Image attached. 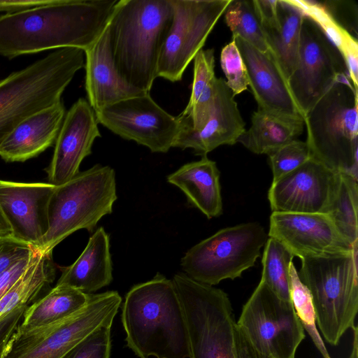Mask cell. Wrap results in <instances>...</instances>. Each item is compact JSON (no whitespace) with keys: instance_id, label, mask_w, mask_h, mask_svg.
I'll use <instances>...</instances> for the list:
<instances>
[{"instance_id":"obj_45","label":"cell","mask_w":358,"mask_h":358,"mask_svg":"<svg viewBox=\"0 0 358 358\" xmlns=\"http://www.w3.org/2000/svg\"><path fill=\"white\" fill-rule=\"evenodd\" d=\"M11 235V228L0 208V236Z\"/></svg>"},{"instance_id":"obj_3","label":"cell","mask_w":358,"mask_h":358,"mask_svg":"<svg viewBox=\"0 0 358 358\" xmlns=\"http://www.w3.org/2000/svg\"><path fill=\"white\" fill-rule=\"evenodd\" d=\"M170 0H118L108 23L113 58L121 76L150 93L170 27Z\"/></svg>"},{"instance_id":"obj_43","label":"cell","mask_w":358,"mask_h":358,"mask_svg":"<svg viewBox=\"0 0 358 358\" xmlns=\"http://www.w3.org/2000/svg\"><path fill=\"white\" fill-rule=\"evenodd\" d=\"M235 358H270L259 352L236 323L234 331Z\"/></svg>"},{"instance_id":"obj_10","label":"cell","mask_w":358,"mask_h":358,"mask_svg":"<svg viewBox=\"0 0 358 358\" xmlns=\"http://www.w3.org/2000/svg\"><path fill=\"white\" fill-rule=\"evenodd\" d=\"M267 240L268 234L257 222L227 227L192 247L180 266L192 279L213 286L241 277L253 266Z\"/></svg>"},{"instance_id":"obj_16","label":"cell","mask_w":358,"mask_h":358,"mask_svg":"<svg viewBox=\"0 0 358 358\" xmlns=\"http://www.w3.org/2000/svg\"><path fill=\"white\" fill-rule=\"evenodd\" d=\"M339 176L310 158L272 182L268 193L272 212L326 214Z\"/></svg>"},{"instance_id":"obj_28","label":"cell","mask_w":358,"mask_h":358,"mask_svg":"<svg viewBox=\"0 0 358 358\" xmlns=\"http://www.w3.org/2000/svg\"><path fill=\"white\" fill-rule=\"evenodd\" d=\"M89 294L66 285H57L28 306L17 329L28 331L55 323L73 315L87 302Z\"/></svg>"},{"instance_id":"obj_19","label":"cell","mask_w":358,"mask_h":358,"mask_svg":"<svg viewBox=\"0 0 358 358\" xmlns=\"http://www.w3.org/2000/svg\"><path fill=\"white\" fill-rule=\"evenodd\" d=\"M243 59L257 108L285 117L303 119L288 81L269 51L262 52L238 36H232Z\"/></svg>"},{"instance_id":"obj_37","label":"cell","mask_w":358,"mask_h":358,"mask_svg":"<svg viewBox=\"0 0 358 358\" xmlns=\"http://www.w3.org/2000/svg\"><path fill=\"white\" fill-rule=\"evenodd\" d=\"M110 325L99 327L61 358H110Z\"/></svg>"},{"instance_id":"obj_17","label":"cell","mask_w":358,"mask_h":358,"mask_svg":"<svg viewBox=\"0 0 358 358\" xmlns=\"http://www.w3.org/2000/svg\"><path fill=\"white\" fill-rule=\"evenodd\" d=\"M95 112L85 99H78L66 112L52 159L45 169L49 183L62 185L80 172L81 162L92 153L94 140L101 136Z\"/></svg>"},{"instance_id":"obj_9","label":"cell","mask_w":358,"mask_h":358,"mask_svg":"<svg viewBox=\"0 0 358 358\" xmlns=\"http://www.w3.org/2000/svg\"><path fill=\"white\" fill-rule=\"evenodd\" d=\"M121 303L117 291L89 294L86 304L65 319L28 331L16 329L2 358H61L96 329L112 326Z\"/></svg>"},{"instance_id":"obj_22","label":"cell","mask_w":358,"mask_h":358,"mask_svg":"<svg viewBox=\"0 0 358 358\" xmlns=\"http://www.w3.org/2000/svg\"><path fill=\"white\" fill-rule=\"evenodd\" d=\"M66 114L61 101L26 118L1 143L0 157L23 162L36 157L56 141Z\"/></svg>"},{"instance_id":"obj_30","label":"cell","mask_w":358,"mask_h":358,"mask_svg":"<svg viewBox=\"0 0 358 358\" xmlns=\"http://www.w3.org/2000/svg\"><path fill=\"white\" fill-rule=\"evenodd\" d=\"M358 178L340 173L336 192L326 215L339 232L355 247L358 248Z\"/></svg>"},{"instance_id":"obj_8","label":"cell","mask_w":358,"mask_h":358,"mask_svg":"<svg viewBox=\"0 0 358 358\" xmlns=\"http://www.w3.org/2000/svg\"><path fill=\"white\" fill-rule=\"evenodd\" d=\"M172 281L185 319L189 358H235L236 322L227 293L184 273L174 275Z\"/></svg>"},{"instance_id":"obj_5","label":"cell","mask_w":358,"mask_h":358,"mask_svg":"<svg viewBox=\"0 0 358 358\" xmlns=\"http://www.w3.org/2000/svg\"><path fill=\"white\" fill-rule=\"evenodd\" d=\"M358 91L339 77L303 120L310 158L337 173L358 178Z\"/></svg>"},{"instance_id":"obj_26","label":"cell","mask_w":358,"mask_h":358,"mask_svg":"<svg viewBox=\"0 0 358 358\" xmlns=\"http://www.w3.org/2000/svg\"><path fill=\"white\" fill-rule=\"evenodd\" d=\"M216 80L214 50H200L194 58V76L189 102L177 116L180 127L199 130L203 127L213 107Z\"/></svg>"},{"instance_id":"obj_42","label":"cell","mask_w":358,"mask_h":358,"mask_svg":"<svg viewBox=\"0 0 358 358\" xmlns=\"http://www.w3.org/2000/svg\"><path fill=\"white\" fill-rule=\"evenodd\" d=\"M27 306H20L0 317V358H2L6 347L22 319Z\"/></svg>"},{"instance_id":"obj_4","label":"cell","mask_w":358,"mask_h":358,"mask_svg":"<svg viewBox=\"0 0 358 358\" xmlns=\"http://www.w3.org/2000/svg\"><path fill=\"white\" fill-rule=\"evenodd\" d=\"M84 65L83 50L64 48L1 80L0 144L26 118L61 101Z\"/></svg>"},{"instance_id":"obj_46","label":"cell","mask_w":358,"mask_h":358,"mask_svg":"<svg viewBox=\"0 0 358 358\" xmlns=\"http://www.w3.org/2000/svg\"><path fill=\"white\" fill-rule=\"evenodd\" d=\"M352 329L353 330V341L349 358H358V328L355 325Z\"/></svg>"},{"instance_id":"obj_15","label":"cell","mask_w":358,"mask_h":358,"mask_svg":"<svg viewBox=\"0 0 358 358\" xmlns=\"http://www.w3.org/2000/svg\"><path fill=\"white\" fill-rule=\"evenodd\" d=\"M268 236L301 259L345 255L358 249L322 213L272 212Z\"/></svg>"},{"instance_id":"obj_6","label":"cell","mask_w":358,"mask_h":358,"mask_svg":"<svg viewBox=\"0 0 358 358\" xmlns=\"http://www.w3.org/2000/svg\"><path fill=\"white\" fill-rule=\"evenodd\" d=\"M117 198L115 171L108 166L96 164L55 186L47 205L48 229L35 249L52 253L75 231L92 232L101 218L112 213Z\"/></svg>"},{"instance_id":"obj_39","label":"cell","mask_w":358,"mask_h":358,"mask_svg":"<svg viewBox=\"0 0 358 358\" xmlns=\"http://www.w3.org/2000/svg\"><path fill=\"white\" fill-rule=\"evenodd\" d=\"M32 247L11 235L0 236V274L13 263L27 255Z\"/></svg>"},{"instance_id":"obj_13","label":"cell","mask_w":358,"mask_h":358,"mask_svg":"<svg viewBox=\"0 0 358 358\" xmlns=\"http://www.w3.org/2000/svg\"><path fill=\"white\" fill-rule=\"evenodd\" d=\"M173 17L157 64V77L180 81L202 49L230 0H170Z\"/></svg>"},{"instance_id":"obj_11","label":"cell","mask_w":358,"mask_h":358,"mask_svg":"<svg viewBox=\"0 0 358 358\" xmlns=\"http://www.w3.org/2000/svg\"><path fill=\"white\" fill-rule=\"evenodd\" d=\"M237 325L252 345L270 358H295L305 338L292 302L259 282L243 306Z\"/></svg>"},{"instance_id":"obj_20","label":"cell","mask_w":358,"mask_h":358,"mask_svg":"<svg viewBox=\"0 0 358 358\" xmlns=\"http://www.w3.org/2000/svg\"><path fill=\"white\" fill-rule=\"evenodd\" d=\"M234 96L225 80L217 78L208 120L199 130L180 127L173 148H191L203 157L220 145L236 143L245 129Z\"/></svg>"},{"instance_id":"obj_29","label":"cell","mask_w":358,"mask_h":358,"mask_svg":"<svg viewBox=\"0 0 358 358\" xmlns=\"http://www.w3.org/2000/svg\"><path fill=\"white\" fill-rule=\"evenodd\" d=\"M34 250V257L27 269L0 299V317L20 306H29L54 281L56 269L52 253L41 254Z\"/></svg>"},{"instance_id":"obj_31","label":"cell","mask_w":358,"mask_h":358,"mask_svg":"<svg viewBox=\"0 0 358 358\" xmlns=\"http://www.w3.org/2000/svg\"><path fill=\"white\" fill-rule=\"evenodd\" d=\"M304 13L313 19L331 40L341 53L350 80L357 90L358 43L357 38L336 24L327 14L322 4L313 1H296Z\"/></svg>"},{"instance_id":"obj_2","label":"cell","mask_w":358,"mask_h":358,"mask_svg":"<svg viewBox=\"0 0 358 358\" xmlns=\"http://www.w3.org/2000/svg\"><path fill=\"white\" fill-rule=\"evenodd\" d=\"M122 323L127 346L139 358H189L187 329L172 280L157 273L125 295Z\"/></svg>"},{"instance_id":"obj_33","label":"cell","mask_w":358,"mask_h":358,"mask_svg":"<svg viewBox=\"0 0 358 358\" xmlns=\"http://www.w3.org/2000/svg\"><path fill=\"white\" fill-rule=\"evenodd\" d=\"M224 13L232 36H239L260 51H268L253 0H230Z\"/></svg>"},{"instance_id":"obj_35","label":"cell","mask_w":358,"mask_h":358,"mask_svg":"<svg viewBox=\"0 0 358 358\" xmlns=\"http://www.w3.org/2000/svg\"><path fill=\"white\" fill-rule=\"evenodd\" d=\"M273 181L295 170L310 159L306 141H292L268 155Z\"/></svg>"},{"instance_id":"obj_41","label":"cell","mask_w":358,"mask_h":358,"mask_svg":"<svg viewBox=\"0 0 358 358\" xmlns=\"http://www.w3.org/2000/svg\"><path fill=\"white\" fill-rule=\"evenodd\" d=\"M35 250L20 259L0 274V299L14 285L29 265Z\"/></svg>"},{"instance_id":"obj_32","label":"cell","mask_w":358,"mask_h":358,"mask_svg":"<svg viewBox=\"0 0 358 358\" xmlns=\"http://www.w3.org/2000/svg\"><path fill=\"white\" fill-rule=\"evenodd\" d=\"M294 257L279 242L271 238L264 245L262 259L261 280L279 298L291 302L289 265Z\"/></svg>"},{"instance_id":"obj_25","label":"cell","mask_w":358,"mask_h":358,"mask_svg":"<svg viewBox=\"0 0 358 358\" xmlns=\"http://www.w3.org/2000/svg\"><path fill=\"white\" fill-rule=\"evenodd\" d=\"M304 127L303 119L279 115L257 108L252 115L250 128L245 129L237 143L253 153L268 155L297 140Z\"/></svg>"},{"instance_id":"obj_18","label":"cell","mask_w":358,"mask_h":358,"mask_svg":"<svg viewBox=\"0 0 358 358\" xmlns=\"http://www.w3.org/2000/svg\"><path fill=\"white\" fill-rule=\"evenodd\" d=\"M55 185L0 179V208L11 228V236L34 248L48 229L47 205Z\"/></svg>"},{"instance_id":"obj_40","label":"cell","mask_w":358,"mask_h":358,"mask_svg":"<svg viewBox=\"0 0 358 358\" xmlns=\"http://www.w3.org/2000/svg\"><path fill=\"white\" fill-rule=\"evenodd\" d=\"M277 3L278 0H253L264 34L279 27Z\"/></svg>"},{"instance_id":"obj_23","label":"cell","mask_w":358,"mask_h":358,"mask_svg":"<svg viewBox=\"0 0 358 358\" xmlns=\"http://www.w3.org/2000/svg\"><path fill=\"white\" fill-rule=\"evenodd\" d=\"M57 285H66L86 294L108 285L112 280L110 241L103 227L91 236L79 257L68 266L59 267Z\"/></svg>"},{"instance_id":"obj_12","label":"cell","mask_w":358,"mask_h":358,"mask_svg":"<svg viewBox=\"0 0 358 358\" xmlns=\"http://www.w3.org/2000/svg\"><path fill=\"white\" fill-rule=\"evenodd\" d=\"M342 76L349 73L341 53L320 25L305 14L296 65L287 80L303 118Z\"/></svg>"},{"instance_id":"obj_44","label":"cell","mask_w":358,"mask_h":358,"mask_svg":"<svg viewBox=\"0 0 358 358\" xmlns=\"http://www.w3.org/2000/svg\"><path fill=\"white\" fill-rule=\"evenodd\" d=\"M54 0H0V13L13 14L48 5Z\"/></svg>"},{"instance_id":"obj_14","label":"cell","mask_w":358,"mask_h":358,"mask_svg":"<svg viewBox=\"0 0 358 358\" xmlns=\"http://www.w3.org/2000/svg\"><path fill=\"white\" fill-rule=\"evenodd\" d=\"M95 114L98 123L152 152H168L180 131L178 117L162 108L150 93L107 106Z\"/></svg>"},{"instance_id":"obj_7","label":"cell","mask_w":358,"mask_h":358,"mask_svg":"<svg viewBox=\"0 0 358 358\" xmlns=\"http://www.w3.org/2000/svg\"><path fill=\"white\" fill-rule=\"evenodd\" d=\"M301 260L298 274L312 296L316 322L325 341L336 346L358 311L357 250Z\"/></svg>"},{"instance_id":"obj_36","label":"cell","mask_w":358,"mask_h":358,"mask_svg":"<svg viewBox=\"0 0 358 358\" xmlns=\"http://www.w3.org/2000/svg\"><path fill=\"white\" fill-rule=\"evenodd\" d=\"M220 65L227 78L226 83L234 96L248 90V80L246 69L234 40L222 49Z\"/></svg>"},{"instance_id":"obj_34","label":"cell","mask_w":358,"mask_h":358,"mask_svg":"<svg viewBox=\"0 0 358 358\" xmlns=\"http://www.w3.org/2000/svg\"><path fill=\"white\" fill-rule=\"evenodd\" d=\"M289 272L290 299L295 313L322 357L331 358L316 326L312 296L308 287L301 282L292 262Z\"/></svg>"},{"instance_id":"obj_38","label":"cell","mask_w":358,"mask_h":358,"mask_svg":"<svg viewBox=\"0 0 358 358\" xmlns=\"http://www.w3.org/2000/svg\"><path fill=\"white\" fill-rule=\"evenodd\" d=\"M329 17L352 36L357 32V6L351 1H326L321 3ZM355 37V36H354Z\"/></svg>"},{"instance_id":"obj_24","label":"cell","mask_w":358,"mask_h":358,"mask_svg":"<svg viewBox=\"0 0 358 358\" xmlns=\"http://www.w3.org/2000/svg\"><path fill=\"white\" fill-rule=\"evenodd\" d=\"M168 182L178 187L189 203L208 219L222 213L220 172L214 161L206 155L184 164L167 176Z\"/></svg>"},{"instance_id":"obj_21","label":"cell","mask_w":358,"mask_h":358,"mask_svg":"<svg viewBox=\"0 0 358 358\" xmlns=\"http://www.w3.org/2000/svg\"><path fill=\"white\" fill-rule=\"evenodd\" d=\"M85 52V90L94 112L124 99L143 94L119 73L111 52L108 25Z\"/></svg>"},{"instance_id":"obj_1","label":"cell","mask_w":358,"mask_h":358,"mask_svg":"<svg viewBox=\"0 0 358 358\" xmlns=\"http://www.w3.org/2000/svg\"><path fill=\"white\" fill-rule=\"evenodd\" d=\"M118 0H54L0 15V55L9 59L64 48L87 49L101 36Z\"/></svg>"},{"instance_id":"obj_27","label":"cell","mask_w":358,"mask_h":358,"mask_svg":"<svg viewBox=\"0 0 358 358\" xmlns=\"http://www.w3.org/2000/svg\"><path fill=\"white\" fill-rule=\"evenodd\" d=\"M277 13L278 29L264 34V36L268 51L288 80L296 65L305 13L294 0H278Z\"/></svg>"}]
</instances>
